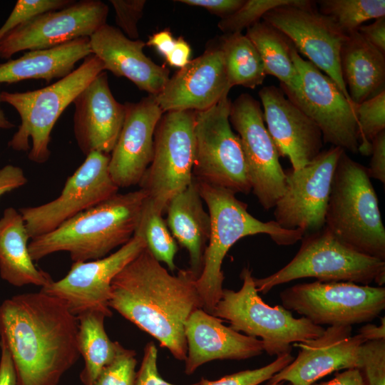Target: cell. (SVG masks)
I'll return each mask as SVG.
<instances>
[{"mask_svg":"<svg viewBox=\"0 0 385 385\" xmlns=\"http://www.w3.org/2000/svg\"><path fill=\"white\" fill-rule=\"evenodd\" d=\"M78 330L66 304L41 290L0 305V346L11 355L18 385H57L80 356Z\"/></svg>","mask_w":385,"mask_h":385,"instance_id":"1","label":"cell"},{"mask_svg":"<svg viewBox=\"0 0 385 385\" xmlns=\"http://www.w3.org/2000/svg\"><path fill=\"white\" fill-rule=\"evenodd\" d=\"M197 278L190 269L170 274L145 247L112 280L108 305L185 361V322L202 309Z\"/></svg>","mask_w":385,"mask_h":385,"instance_id":"2","label":"cell"},{"mask_svg":"<svg viewBox=\"0 0 385 385\" xmlns=\"http://www.w3.org/2000/svg\"><path fill=\"white\" fill-rule=\"evenodd\" d=\"M147 199L141 189L116 193L50 232L31 240L32 260L67 252L73 262L104 257L133 236Z\"/></svg>","mask_w":385,"mask_h":385,"instance_id":"3","label":"cell"},{"mask_svg":"<svg viewBox=\"0 0 385 385\" xmlns=\"http://www.w3.org/2000/svg\"><path fill=\"white\" fill-rule=\"evenodd\" d=\"M195 182L211 221L202 267L195 284L202 309L212 314L223 291L222 262L235 243L249 235L266 234L279 245H291L302 240L305 234L299 229H284L274 220L262 222L253 217L247 211V204L238 200L232 192Z\"/></svg>","mask_w":385,"mask_h":385,"instance_id":"4","label":"cell"},{"mask_svg":"<svg viewBox=\"0 0 385 385\" xmlns=\"http://www.w3.org/2000/svg\"><path fill=\"white\" fill-rule=\"evenodd\" d=\"M324 227L365 255L385 260V228L367 168L344 150L334 173Z\"/></svg>","mask_w":385,"mask_h":385,"instance_id":"5","label":"cell"},{"mask_svg":"<svg viewBox=\"0 0 385 385\" xmlns=\"http://www.w3.org/2000/svg\"><path fill=\"white\" fill-rule=\"evenodd\" d=\"M103 63L91 54L71 73L44 88L26 92L1 91V103L11 105L21 123L9 142L16 151L29 152V159L38 164L51 155V133L64 110L101 72Z\"/></svg>","mask_w":385,"mask_h":385,"instance_id":"6","label":"cell"},{"mask_svg":"<svg viewBox=\"0 0 385 385\" xmlns=\"http://www.w3.org/2000/svg\"><path fill=\"white\" fill-rule=\"evenodd\" d=\"M242 286L238 291L223 289L212 313L227 321L236 332L259 339L270 356L290 354L294 343L320 336L324 331L307 318H295L282 306L271 307L261 299L251 270L241 272Z\"/></svg>","mask_w":385,"mask_h":385,"instance_id":"7","label":"cell"},{"mask_svg":"<svg viewBox=\"0 0 385 385\" xmlns=\"http://www.w3.org/2000/svg\"><path fill=\"white\" fill-rule=\"evenodd\" d=\"M292 260L276 272L254 278L258 292L301 278L313 277L323 282H349L369 285L385 282V261L361 254L346 245L325 227L306 234Z\"/></svg>","mask_w":385,"mask_h":385,"instance_id":"8","label":"cell"},{"mask_svg":"<svg viewBox=\"0 0 385 385\" xmlns=\"http://www.w3.org/2000/svg\"><path fill=\"white\" fill-rule=\"evenodd\" d=\"M195 113L166 112L155 128L153 158L138 185L162 214L169 201L193 180Z\"/></svg>","mask_w":385,"mask_h":385,"instance_id":"9","label":"cell"},{"mask_svg":"<svg viewBox=\"0 0 385 385\" xmlns=\"http://www.w3.org/2000/svg\"><path fill=\"white\" fill-rule=\"evenodd\" d=\"M230 104L225 96L208 109L196 111L193 178L235 194H247L252 188L241 143L229 120Z\"/></svg>","mask_w":385,"mask_h":385,"instance_id":"10","label":"cell"},{"mask_svg":"<svg viewBox=\"0 0 385 385\" xmlns=\"http://www.w3.org/2000/svg\"><path fill=\"white\" fill-rule=\"evenodd\" d=\"M282 307L316 325L352 326L372 321L385 308V288L349 282L315 281L287 287Z\"/></svg>","mask_w":385,"mask_h":385,"instance_id":"11","label":"cell"},{"mask_svg":"<svg viewBox=\"0 0 385 385\" xmlns=\"http://www.w3.org/2000/svg\"><path fill=\"white\" fill-rule=\"evenodd\" d=\"M291 54L302 84L297 93L282 90L285 96L317 124L323 142L358 153L356 105L346 99L329 76L302 58L294 44Z\"/></svg>","mask_w":385,"mask_h":385,"instance_id":"12","label":"cell"},{"mask_svg":"<svg viewBox=\"0 0 385 385\" xmlns=\"http://www.w3.org/2000/svg\"><path fill=\"white\" fill-rule=\"evenodd\" d=\"M229 120L241 143L251 191L265 210L274 208L284 192L286 175L260 102L242 93L231 102Z\"/></svg>","mask_w":385,"mask_h":385,"instance_id":"13","label":"cell"},{"mask_svg":"<svg viewBox=\"0 0 385 385\" xmlns=\"http://www.w3.org/2000/svg\"><path fill=\"white\" fill-rule=\"evenodd\" d=\"M110 154L93 152L69 176L54 200L19 210L30 239L50 232L79 213L118 193L109 172Z\"/></svg>","mask_w":385,"mask_h":385,"instance_id":"14","label":"cell"},{"mask_svg":"<svg viewBox=\"0 0 385 385\" xmlns=\"http://www.w3.org/2000/svg\"><path fill=\"white\" fill-rule=\"evenodd\" d=\"M344 150L331 146L304 167L285 171V190L274 207V221L281 227L306 234L324 227L334 173Z\"/></svg>","mask_w":385,"mask_h":385,"instance_id":"15","label":"cell"},{"mask_svg":"<svg viewBox=\"0 0 385 385\" xmlns=\"http://www.w3.org/2000/svg\"><path fill=\"white\" fill-rule=\"evenodd\" d=\"M108 6L99 0H81L48 11L19 26L0 41V58L22 51L47 49L76 38H89L106 24Z\"/></svg>","mask_w":385,"mask_h":385,"instance_id":"16","label":"cell"},{"mask_svg":"<svg viewBox=\"0 0 385 385\" xmlns=\"http://www.w3.org/2000/svg\"><path fill=\"white\" fill-rule=\"evenodd\" d=\"M145 247L143 238L133 235L104 257L73 262L65 277L41 287V291L63 301L76 316L88 310H98L106 317H111L108 305L111 282Z\"/></svg>","mask_w":385,"mask_h":385,"instance_id":"17","label":"cell"},{"mask_svg":"<svg viewBox=\"0 0 385 385\" xmlns=\"http://www.w3.org/2000/svg\"><path fill=\"white\" fill-rule=\"evenodd\" d=\"M262 20L285 34L297 51L326 73L354 104L343 81L339 63L340 49L347 35L329 16L313 6L288 5L270 10Z\"/></svg>","mask_w":385,"mask_h":385,"instance_id":"18","label":"cell"},{"mask_svg":"<svg viewBox=\"0 0 385 385\" xmlns=\"http://www.w3.org/2000/svg\"><path fill=\"white\" fill-rule=\"evenodd\" d=\"M365 340L351 334V326H329L319 337L293 344L298 355L269 381L311 385L339 370L361 368L360 349Z\"/></svg>","mask_w":385,"mask_h":385,"instance_id":"19","label":"cell"},{"mask_svg":"<svg viewBox=\"0 0 385 385\" xmlns=\"http://www.w3.org/2000/svg\"><path fill=\"white\" fill-rule=\"evenodd\" d=\"M264 121L279 153L294 170L312 161L321 152L322 134L317 124L275 86L259 91Z\"/></svg>","mask_w":385,"mask_h":385,"instance_id":"20","label":"cell"},{"mask_svg":"<svg viewBox=\"0 0 385 385\" xmlns=\"http://www.w3.org/2000/svg\"><path fill=\"white\" fill-rule=\"evenodd\" d=\"M220 44L189 61L169 78L155 100L163 113L208 109L230 90Z\"/></svg>","mask_w":385,"mask_h":385,"instance_id":"21","label":"cell"},{"mask_svg":"<svg viewBox=\"0 0 385 385\" xmlns=\"http://www.w3.org/2000/svg\"><path fill=\"white\" fill-rule=\"evenodd\" d=\"M125 106V120L109 161L111 176L119 188L140 181L151 163L154 133L163 114L153 95Z\"/></svg>","mask_w":385,"mask_h":385,"instance_id":"22","label":"cell"},{"mask_svg":"<svg viewBox=\"0 0 385 385\" xmlns=\"http://www.w3.org/2000/svg\"><path fill=\"white\" fill-rule=\"evenodd\" d=\"M73 103L74 136L81 152L110 154L123 125L125 106L113 96L107 73L98 74Z\"/></svg>","mask_w":385,"mask_h":385,"instance_id":"23","label":"cell"},{"mask_svg":"<svg viewBox=\"0 0 385 385\" xmlns=\"http://www.w3.org/2000/svg\"><path fill=\"white\" fill-rule=\"evenodd\" d=\"M187 356L185 372L190 375L201 365L213 360H242L261 354L259 339L236 332L222 319L202 308L194 310L185 324Z\"/></svg>","mask_w":385,"mask_h":385,"instance_id":"24","label":"cell"},{"mask_svg":"<svg viewBox=\"0 0 385 385\" xmlns=\"http://www.w3.org/2000/svg\"><path fill=\"white\" fill-rule=\"evenodd\" d=\"M91 53L117 77L131 81L140 90L155 96L168 81L169 71L143 53L145 43L128 38L118 28L103 25L89 37Z\"/></svg>","mask_w":385,"mask_h":385,"instance_id":"25","label":"cell"},{"mask_svg":"<svg viewBox=\"0 0 385 385\" xmlns=\"http://www.w3.org/2000/svg\"><path fill=\"white\" fill-rule=\"evenodd\" d=\"M166 224L172 235L189 253L190 267L197 277L201 272L203 255L211 227L197 183L193 180L168 202Z\"/></svg>","mask_w":385,"mask_h":385,"instance_id":"26","label":"cell"},{"mask_svg":"<svg viewBox=\"0 0 385 385\" xmlns=\"http://www.w3.org/2000/svg\"><path fill=\"white\" fill-rule=\"evenodd\" d=\"M91 54L88 37L47 49L29 51L18 58L0 63V83L28 79H43L50 83L71 73L77 62Z\"/></svg>","mask_w":385,"mask_h":385,"instance_id":"27","label":"cell"},{"mask_svg":"<svg viewBox=\"0 0 385 385\" xmlns=\"http://www.w3.org/2000/svg\"><path fill=\"white\" fill-rule=\"evenodd\" d=\"M339 63L351 101L358 105L385 91V54L358 31L342 45Z\"/></svg>","mask_w":385,"mask_h":385,"instance_id":"28","label":"cell"},{"mask_svg":"<svg viewBox=\"0 0 385 385\" xmlns=\"http://www.w3.org/2000/svg\"><path fill=\"white\" fill-rule=\"evenodd\" d=\"M25 222L19 210H4L0 218V275L16 287L33 284L43 287L53 280L36 267L29 250Z\"/></svg>","mask_w":385,"mask_h":385,"instance_id":"29","label":"cell"},{"mask_svg":"<svg viewBox=\"0 0 385 385\" xmlns=\"http://www.w3.org/2000/svg\"><path fill=\"white\" fill-rule=\"evenodd\" d=\"M246 36L259 51L266 75L276 77L282 90L292 93L299 91L302 83L292 58L293 43L289 38L264 21L248 28Z\"/></svg>","mask_w":385,"mask_h":385,"instance_id":"30","label":"cell"},{"mask_svg":"<svg viewBox=\"0 0 385 385\" xmlns=\"http://www.w3.org/2000/svg\"><path fill=\"white\" fill-rule=\"evenodd\" d=\"M78 349L85 361L80 374L83 385H91L101 370L116 356L122 345L111 341L104 328L106 316L98 310H88L77 315Z\"/></svg>","mask_w":385,"mask_h":385,"instance_id":"31","label":"cell"},{"mask_svg":"<svg viewBox=\"0 0 385 385\" xmlns=\"http://www.w3.org/2000/svg\"><path fill=\"white\" fill-rule=\"evenodd\" d=\"M219 44L230 88L242 86L254 89L262 84L267 76L264 63L257 48L246 35L225 34Z\"/></svg>","mask_w":385,"mask_h":385,"instance_id":"32","label":"cell"},{"mask_svg":"<svg viewBox=\"0 0 385 385\" xmlns=\"http://www.w3.org/2000/svg\"><path fill=\"white\" fill-rule=\"evenodd\" d=\"M162 215L147 198L133 235L143 237L153 256L173 272L177 269L175 257L178 247Z\"/></svg>","mask_w":385,"mask_h":385,"instance_id":"33","label":"cell"},{"mask_svg":"<svg viewBox=\"0 0 385 385\" xmlns=\"http://www.w3.org/2000/svg\"><path fill=\"white\" fill-rule=\"evenodd\" d=\"M319 12L329 16L346 34L358 31L362 24L385 16L384 0H320Z\"/></svg>","mask_w":385,"mask_h":385,"instance_id":"34","label":"cell"},{"mask_svg":"<svg viewBox=\"0 0 385 385\" xmlns=\"http://www.w3.org/2000/svg\"><path fill=\"white\" fill-rule=\"evenodd\" d=\"M312 7L314 1L309 0H245L242 5L230 16L221 19L217 26L225 34L242 33L260 21L270 10L282 6Z\"/></svg>","mask_w":385,"mask_h":385,"instance_id":"35","label":"cell"},{"mask_svg":"<svg viewBox=\"0 0 385 385\" xmlns=\"http://www.w3.org/2000/svg\"><path fill=\"white\" fill-rule=\"evenodd\" d=\"M357 120L359 149L363 155H370L371 143L385 130V91L355 106Z\"/></svg>","mask_w":385,"mask_h":385,"instance_id":"36","label":"cell"},{"mask_svg":"<svg viewBox=\"0 0 385 385\" xmlns=\"http://www.w3.org/2000/svg\"><path fill=\"white\" fill-rule=\"evenodd\" d=\"M294 357L291 354L277 356L271 363L255 369H247L210 381L202 378L198 385H260L287 366Z\"/></svg>","mask_w":385,"mask_h":385,"instance_id":"37","label":"cell"},{"mask_svg":"<svg viewBox=\"0 0 385 385\" xmlns=\"http://www.w3.org/2000/svg\"><path fill=\"white\" fill-rule=\"evenodd\" d=\"M134 350L123 346L116 356L99 372L91 385H134L137 360Z\"/></svg>","mask_w":385,"mask_h":385,"instance_id":"38","label":"cell"},{"mask_svg":"<svg viewBox=\"0 0 385 385\" xmlns=\"http://www.w3.org/2000/svg\"><path fill=\"white\" fill-rule=\"evenodd\" d=\"M73 0H18L9 17L0 27V41L10 31L41 14L62 9Z\"/></svg>","mask_w":385,"mask_h":385,"instance_id":"39","label":"cell"},{"mask_svg":"<svg viewBox=\"0 0 385 385\" xmlns=\"http://www.w3.org/2000/svg\"><path fill=\"white\" fill-rule=\"evenodd\" d=\"M360 359V370L368 385H385V339L364 342Z\"/></svg>","mask_w":385,"mask_h":385,"instance_id":"40","label":"cell"},{"mask_svg":"<svg viewBox=\"0 0 385 385\" xmlns=\"http://www.w3.org/2000/svg\"><path fill=\"white\" fill-rule=\"evenodd\" d=\"M115 12V23L119 29L130 39L139 37L138 23L141 19L145 0H111Z\"/></svg>","mask_w":385,"mask_h":385,"instance_id":"41","label":"cell"},{"mask_svg":"<svg viewBox=\"0 0 385 385\" xmlns=\"http://www.w3.org/2000/svg\"><path fill=\"white\" fill-rule=\"evenodd\" d=\"M157 359L158 349L155 343L148 342L144 348L143 360L136 373L134 385H176L161 377L158 370ZM188 385H198V382Z\"/></svg>","mask_w":385,"mask_h":385,"instance_id":"42","label":"cell"},{"mask_svg":"<svg viewBox=\"0 0 385 385\" xmlns=\"http://www.w3.org/2000/svg\"><path fill=\"white\" fill-rule=\"evenodd\" d=\"M371 159L367 168L369 178L385 183V130L376 135L371 143Z\"/></svg>","mask_w":385,"mask_h":385,"instance_id":"43","label":"cell"},{"mask_svg":"<svg viewBox=\"0 0 385 385\" xmlns=\"http://www.w3.org/2000/svg\"><path fill=\"white\" fill-rule=\"evenodd\" d=\"M245 0H179L180 3L204 8L223 19L236 11Z\"/></svg>","mask_w":385,"mask_h":385,"instance_id":"44","label":"cell"},{"mask_svg":"<svg viewBox=\"0 0 385 385\" xmlns=\"http://www.w3.org/2000/svg\"><path fill=\"white\" fill-rule=\"evenodd\" d=\"M27 181L28 179L20 167L6 165L0 168V197L22 187Z\"/></svg>","mask_w":385,"mask_h":385,"instance_id":"45","label":"cell"},{"mask_svg":"<svg viewBox=\"0 0 385 385\" xmlns=\"http://www.w3.org/2000/svg\"><path fill=\"white\" fill-rule=\"evenodd\" d=\"M358 32L373 46L385 54V16L369 25H362Z\"/></svg>","mask_w":385,"mask_h":385,"instance_id":"46","label":"cell"},{"mask_svg":"<svg viewBox=\"0 0 385 385\" xmlns=\"http://www.w3.org/2000/svg\"><path fill=\"white\" fill-rule=\"evenodd\" d=\"M311 385H368V384L360 369H349L337 374L334 379L328 381L315 382Z\"/></svg>","mask_w":385,"mask_h":385,"instance_id":"47","label":"cell"},{"mask_svg":"<svg viewBox=\"0 0 385 385\" xmlns=\"http://www.w3.org/2000/svg\"><path fill=\"white\" fill-rule=\"evenodd\" d=\"M190 53L189 44L183 38H179L175 39L174 47L165 59L171 66L182 68L189 62Z\"/></svg>","mask_w":385,"mask_h":385,"instance_id":"48","label":"cell"},{"mask_svg":"<svg viewBox=\"0 0 385 385\" xmlns=\"http://www.w3.org/2000/svg\"><path fill=\"white\" fill-rule=\"evenodd\" d=\"M0 385H18L15 368L8 350L1 346Z\"/></svg>","mask_w":385,"mask_h":385,"instance_id":"49","label":"cell"},{"mask_svg":"<svg viewBox=\"0 0 385 385\" xmlns=\"http://www.w3.org/2000/svg\"><path fill=\"white\" fill-rule=\"evenodd\" d=\"M175 43V39L171 32L163 30L151 36L145 45L155 47L158 53L165 58L173 50Z\"/></svg>","mask_w":385,"mask_h":385,"instance_id":"50","label":"cell"},{"mask_svg":"<svg viewBox=\"0 0 385 385\" xmlns=\"http://www.w3.org/2000/svg\"><path fill=\"white\" fill-rule=\"evenodd\" d=\"M358 334L365 342L385 339V318L383 317L381 319V323L379 326L371 324L362 326L359 329Z\"/></svg>","mask_w":385,"mask_h":385,"instance_id":"51","label":"cell"},{"mask_svg":"<svg viewBox=\"0 0 385 385\" xmlns=\"http://www.w3.org/2000/svg\"><path fill=\"white\" fill-rule=\"evenodd\" d=\"M1 93V91H0ZM1 97H0V128L1 129H11L15 127V125L9 120L5 115L4 111L1 108Z\"/></svg>","mask_w":385,"mask_h":385,"instance_id":"52","label":"cell"},{"mask_svg":"<svg viewBox=\"0 0 385 385\" xmlns=\"http://www.w3.org/2000/svg\"><path fill=\"white\" fill-rule=\"evenodd\" d=\"M278 384H274V383H272L270 381H268V382L265 384V385H277Z\"/></svg>","mask_w":385,"mask_h":385,"instance_id":"53","label":"cell"},{"mask_svg":"<svg viewBox=\"0 0 385 385\" xmlns=\"http://www.w3.org/2000/svg\"><path fill=\"white\" fill-rule=\"evenodd\" d=\"M277 385H284V384H283V382H281V383L278 384Z\"/></svg>","mask_w":385,"mask_h":385,"instance_id":"54","label":"cell"}]
</instances>
